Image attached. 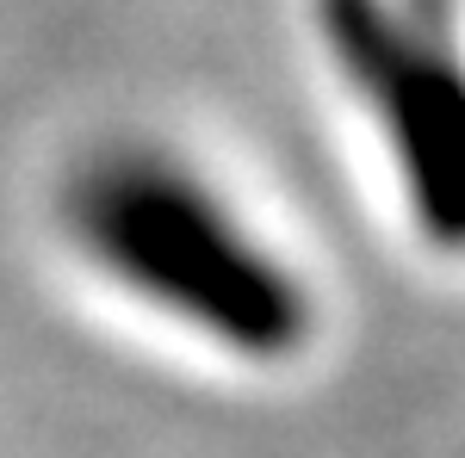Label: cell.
Instances as JSON below:
<instances>
[{
  "mask_svg": "<svg viewBox=\"0 0 465 458\" xmlns=\"http://www.w3.org/2000/svg\"><path fill=\"white\" fill-rule=\"evenodd\" d=\"M87 254L137 304L236 359H286L311 341V291L199 168L162 149H118L74 186Z\"/></svg>",
  "mask_w": 465,
  "mask_h": 458,
  "instance_id": "obj_1",
  "label": "cell"
},
{
  "mask_svg": "<svg viewBox=\"0 0 465 458\" xmlns=\"http://www.w3.org/2000/svg\"><path fill=\"white\" fill-rule=\"evenodd\" d=\"M322 44L360 100L416 229L465 248V25L453 0H317Z\"/></svg>",
  "mask_w": 465,
  "mask_h": 458,
  "instance_id": "obj_2",
  "label": "cell"
}]
</instances>
